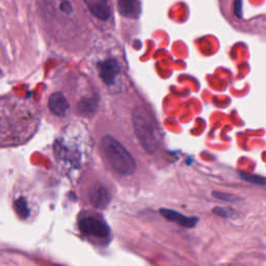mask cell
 Segmentation results:
<instances>
[{
    "mask_svg": "<svg viewBox=\"0 0 266 266\" xmlns=\"http://www.w3.org/2000/svg\"><path fill=\"white\" fill-rule=\"evenodd\" d=\"M40 115L30 100L14 94L0 98V147L29 142L39 128Z\"/></svg>",
    "mask_w": 266,
    "mask_h": 266,
    "instance_id": "cell-1",
    "label": "cell"
},
{
    "mask_svg": "<svg viewBox=\"0 0 266 266\" xmlns=\"http://www.w3.org/2000/svg\"><path fill=\"white\" fill-rule=\"evenodd\" d=\"M132 122L137 140L144 150L149 154L155 153L161 143V131L152 112L146 106L136 107Z\"/></svg>",
    "mask_w": 266,
    "mask_h": 266,
    "instance_id": "cell-2",
    "label": "cell"
},
{
    "mask_svg": "<svg viewBox=\"0 0 266 266\" xmlns=\"http://www.w3.org/2000/svg\"><path fill=\"white\" fill-rule=\"evenodd\" d=\"M101 153L107 166L122 176H129L136 170V162L133 156L123 145L111 135H106L101 142Z\"/></svg>",
    "mask_w": 266,
    "mask_h": 266,
    "instance_id": "cell-3",
    "label": "cell"
},
{
    "mask_svg": "<svg viewBox=\"0 0 266 266\" xmlns=\"http://www.w3.org/2000/svg\"><path fill=\"white\" fill-rule=\"evenodd\" d=\"M79 229L84 234L95 238H106L111 233L106 223L97 216L82 217L79 222Z\"/></svg>",
    "mask_w": 266,
    "mask_h": 266,
    "instance_id": "cell-4",
    "label": "cell"
},
{
    "mask_svg": "<svg viewBox=\"0 0 266 266\" xmlns=\"http://www.w3.org/2000/svg\"><path fill=\"white\" fill-rule=\"evenodd\" d=\"M100 77L107 86L115 84L116 78L120 73V65L116 59H107L99 65Z\"/></svg>",
    "mask_w": 266,
    "mask_h": 266,
    "instance_id": "cell-5",
    "label": "cell"
},
{
    "mask_svg": "<svg viewBox=\"0 0 266 266\" xmlns=\"http://www.w3.org/2000/svg\"><path fill=\"white\" fill-rule=\"evenodd\" d=\"M89 10L98 19L106 21L112 16V8L108 0H84Z\"/></svg>",
    "mask_w": 266,
    "mask_h": 266,
    "instance_id": "cell-6",
    "label": "cell"
},
{
    "mask_svg": "<svg viewBox=\"0 0 266 266\" xmlns=\"http://www.w3.org/2000/svg\"><path fill=\"white\" fill-rule=\"evenodd\" d=\"M160 213L162 214V216L164 218H167L168 221H170L172 223H176V224H178L182 227H185V228H192V227H195L196 224L198 223L197 217L185 216L184 214L177 212V211H175V210L161 208Z\"/></svg>",
    "mask_w": 266,
    "mask_h": 266,
    "instance_id": "cell-7",
    "label": "cell"
},
{
    "mask_svg": "<svg viewBox=\"0 0 266 266\" xmlns=\"http://www.w3.org/2000/svg\"><path fill=\"white\" fill-rule=\"evenodd\" d=\"M89 201L96 208L104 209L111 202V195L104 186L95 184L89 190Z\"/></svg>",
    "mask_w": 266,
    "mask_h": 266,
    "instance_id": "cell-8",
    "label": "cell"
},
{
    "mask_svg": "<svg viewBox=\"0 0 266 266\" xmlns=\"http://www.w3.org/2000/svg\"><path fill=\"white\" fill-rule=\"evenodd\" d=\"M49 108L50 111L59 117L66 116L69 112V102L62 94L54 93L49 98Z\"/></svg>",
    "mask_w": 266,
    "mask_h": 266,
    "instance_id": "cell-9",
    "label": "cell"
},
{
    "mask_svg": "<svg viewBox=\"0 0 266 266\" xmlns=\"http://www.w3.org/2000/svg\"><path fill=\"white\" fill-rule=\"evenodd\" d=\"M118 10L123 17L136 18L141 12V6L137 0H118Z\"/></svg>",
    "mask_w": 266,
    "mask_h": 266,
    "instance_id": "cell-10",
    "label": "cell"
},
{
    "mask_svg": "<svg viewBox=\"0 0 266 266\" xmlns=\"http://www.w3.org/2000/svg\"><path fill=\"white\" fill-rule=\"evenodd\" d=\"M14 207L17 214L21 218H27L30 215V208L27 204V201L25 198H19L15 200Z\"/></svg>",
    "mask_w": 266,
    "mask_h": 266,
    "instance_id": "cell-11",
    "label": "cell"
},
{
    "mask_svg": "<svg viewBox=\"0 0 266 266\" xmlns=\"http://www.w3.org/2000/svg\"><path fill=\"white\" fill-rule=\"evenodd\" d=\"M240 178L243 179L244 181L252 183V184H257V185H266V178L257 176V175H251V174H245L240 172Z\"/></svg>",
    "mask_w": 266,
    "mask_h": 266,
    "instance_id": "cell-12",
    "label": "cell"
},
{
    "mask_svg": "<svg viewBox=\"0 0 266 266\" xmlns=\"http://www.w3.org/2000/svg\"><path fill=\"white\" fill-rule=\"evenodd\" d=\"M96 107H97V102L94 99H87L80 103L79 108L82 114H91L93 112H95Z\"/></svg>",
    "mask_w": 266,
    "mask_h": 266,
    "instance_id": "cell-13",
    "label": "cell"
},
{
    "mask_svg": "<svg viewBox=\"0 0 266 266\" xmlns=\"http://www.w3.org/2000/svg\"><path fill=\"white\" fill-rule=\"evenodd\" d=\"M212 196L218 200H222V201H225V202H237L238 199L233 196V195H229V194H224V192H221V191H214L212 192Z\"/></svg>",
    "mask_w": 266,
    "mask_h": 266,
    "instance_id": "cell-14",
    "label": "cell"
},
{
    "mask_svg": "<svg viewBox=\"0 0 266 266\" xmlns=\"http://www.w3.org/2000/svg\"><path fill=\"white\" fill-rule=\"evenodd\" d=\"M213 213L216 214V215H218V216H222V217H228L229 215H230V213H229L226 209L219 208V207H216L213 210Z\"/></svg>",
    "mask_w": 266,
    "mask_h": 266,
    "instance_id": "cell-15",
    "label": "cell"
},
{
    "mask_svg": "<svg viewBox=\"0 0 266 266\" xmlns=\"http://www.w3.org/2000/svg\"><path fill=\"white\" fill-rule=\"evenodd\" d=\"M241 1L240 0H236V2H235V14L236 16L238 17H241Z\"/></svg>",
    "mask_w": 266,
    "mask_h": 266,
    "instance_id": "cell-16",
    "label": "cell"
}]
</instances>
